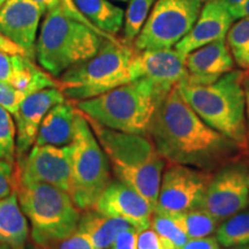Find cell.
I'll return each mask as SVG.
<instances>
[{"instance_id":"1","label":"cell","mask_w":249,"mask_h":249,"mask_svg":"<svg viewBox=\"0 0 249 249\" xmlns=\"http://www.w3.org/2000/svg\"><path fill=\"white\" fill-rule=\"evenodd\" d=\"M149 135L166 164H181L207 172H214L239 156L249 154L204 123L178 86L160 103Z\"/></svg>"},{"instance_id":"2","label":"cell","mask_w":249,"mask_h":249,"mask_svg":"<svg viewBox=\"0 0 249 249\" xmlns=\"http://www.w3.org/2000/svg\"><path fill=\"white\" fill-rule=\"evenodd\" d=\"M88 121L118 180L142 195L155 211L166 160L152 140Z\"/></svg>"},{"instance_id":"3","label":"cell","mask_w":249,"mask_h":249,"mask_svg":"<svg viewBox=\"0 0 249 249\" xmlns=\"http://www.w3.org/2000/svg\"><path fill=\"white\" fill-rule=\"evenodd\" d=\"M170 90L142 77L97 97L80 101L77 110L107 128L147 135L156 112Z\"/></svg>"},{"instance_id":"4","label":"cell","mask_w":249,"mask_h":249,"mask_svg":"<svg viewBox=\"0 0 249 249\" xmlns=\"http://www.w3.org/2000/svg\"><path fill=\"white\" fill-rule=\"evenodd\" d=\"M245 71L233 70L210 85L180 83L178 88L198 117L249 152L244 91Z\"/></svg>"},{"instance_id":"5","label":"cell","mask_w":249,"mask_h":249,"mask_svg":"<svg viewBox=\"0 0 249 249\" xmlns=\"http://www.w3.org/2000/svg\"><path fill=\"white\" fill-rule=\"evenodd\" d=\"M105 38L62 11L50 9L36 40L35 58L52 76H60L71 67L93 57Z\"/></svg>"},{"instance_id":"6","label":"cell","mask_w":249,"mask_h":249,"mask_svg":"<svg viewBox=\"0 0 249 249\" xmlns=\"http://www.w3.org/2000/svg\"><path fill=\"white\" fill-rule=\"evenodd\" d=\"M136 50L124 42L105 39L93 57L60 75L58 87L75 101H86L134 81L132 62Z\"/></svg>"},{"instance_id":"7","label":"cell","mask_w":249,"mask_h":249,"mask_svg":"<svg viewBox=\"0 0 249 249\" xmlns=\"http://www.w3.org/2000/svg\"><path fill=\"white\" fill-rule=\"evenodd\" d=\"M18 203L33 229L37 244L62 241L79 227L80 211L70 193L42 182L20 183Z\"/></svg>"},{"instance_id":"8","label":"cell","mask_w":249,"mask_h":249,"mask_svg":"<svg viewBox=\"0 0 249 249\" xmlns=\"http://www.w3.org/2000/svg\"><path fill=\"white\" fill-rule=\"evenodd\" d=\"M71 150L70 194L79 209H91L111 182L110 163L81 111L76 117Z\"/></svg>"},{"instance_id":"9","label":"cell","mask_w":249,"mask_h":249,"mask_svg":"<svg viewBox=\"0 0 249 249\" xmlns=\"http://www.w3.org/2000/svg\"><path fill=\"white\" fill-rule=\"evenodd\" d=\"M203 4L204 0H156L133 48L144 51L176 46L191 31Z\"/></svg>"},{"instance_id":"10","label":"cell","mask_w":249,"mask_h":249,"mask_svg":"<svg viewBox=\"0 0 249 249\" xmlns=\"http://www.w3.org/2000/svg\"><path fill=\"white\" fill-rule=\"evenodd\" d=\"M248 205L249 154H244L214 171L200 208L224 222Z\"/></svg>"},{"instance_id":"11","label":"cell","mask_w":249,"mask_h":249,"mask_svg":"<svg viewBox=\"0 0 249 249\" xmlns=\"http://www.w3.org/2000/svg\"><path fill=\"white\" fill-rule=\"evenodd\" d=\"M213 173L181 164H166L154 213L176 216L200 208Z\"/></svg>"},{"instance_id":"12","label":"cell","mask_w":249,"mask_h":249,"mask_svg":"<svg viewBox=\"0 0 249 249\" xmlns=\"http://www.w3.org/2000/svg\"><path fill=\"white\" fill-rule=\"evenodd\" d=\"M71 144L34 145L20 165V183L42 182L71 193Z\"/></svg>"},{"instance_id":"13","label":"cell","mask_w":249,"mask_h":249,"mask_svg":"<svg viewBox=\"0 0 249 249\" xmlns=\"http://www.w3.org/2000/svg\"><path fill=\"white\" fill-rule=\"evenodd\" d=\"M93 210L107 217L126 220L139 232L151 226L154 209L149 202L124 182L111 181L93 205Z\"/></svg>"},{"instance_id":"14","label":"cell","mask_w":249,"mask_h":249,"mask_svg":"<svg viewBox=\"0 0 249 249\" xmlns=\"http://www.w3.org/2000/svg\"><path fill=\"white\" fill-rule=\"evenodd\" d=\"M43 12L34 0H6L0 8V34L35 59L37 31Z\"/></svg>"},{"instance_id":"15","label":"cell","mask_w":249,"mask_h":249,"mask_svg":"<svg viewBox=\"0 0 249 249\" xmlns=\"http://www.w3.org/2000/svg\"><path fill=\"white\" fill-rule=\"evenodd\" d=\"M132 73L134 81L147 77L166 89L188 80L185 57L172 48L136 51Z\"/></svg>"},{"instance_id":"16","label":"cell","mask_w":249,"mask_h":249,"mask_svg":"<svg viewBox=\"0 0 249 249\" xmlns=\"http://www.w3.org/2000/svg\"><path fill=\"white\" fill-rule=\"evenodd\" d=\"M233 18L231 12L222 0L204 1L197 20L187 35L176 45L182 57L219 39H225Z\"/></svg>"},{"instance_id":"17","label":"cell","mask_w":249,"mask_h":249,"mask_svg":"<svg viewBox=\"0 0 249 249\" xmlns=\"http://www.w3.org/2000/svg\"><path fill=\"white\" fill-rule=\"evenodd\" d=\"M65 102L59 88H48L30 93L23 99L14 114L17 120V150L23 155L36 141L39 126L46 113L55 105Z\"/></svg>"},{"instance_id":"18","label":"cell","mask_w":249,"mask_h":249,"mask_svg":"<svg viewBox=\"0 0 249 249\" xmlns=\"http://www.w3.org/2000/svg\"><path fill=\"white\" fill-rule=\"evenodd\" d=\"M185 64L188 80L183 83L210 85L234 70L235 62L226 40L219 39L187 54Z\"/></svg>"},{"instance_id":"19","label":"cell","mask_w":249,"mask_h":249,"mask_svg":"<svg viewBox=\"0 0 249 249\" xmlns=\"http://www.w3.org/2000/svg\"><path fill=\"white\" fill-rule=\"evenodd\" d=\"M77 113L79 111L65 102L52 107L40 124L35 145L65 147L71 144L75 135Z\"/></svg>"},{"instance_id":"20","label":"cell","mask_w":249,"mask_h":249,"mask_svg":"<svg viewBox=\"0 0 249 249\" xmlns=\"http://www.w3.org/2000/svg\"><path fill=\"white\" fill-rule=\"evenodd\" d=\"M28 234V220L18 202L17 194L13 193L0 198V242L24 246Z\"/></svg>"},{"instance_id":"21","label":"cell","mask_w":249,"mask_h":249,"mask_svg":"<svg viewBox=\"0 0 249 249\" xmlns=\"http://www.w3.org/2000/svg\"><path fill=\"white\" fill-rule=\"evenodd\" d=\"M130 225L120 218L107 217L98 211H88L80 218L77 230L86 232L92 239L96 249H108L116 236Z\"/></svg>"},{"instance_id":"22","label":"cell","mask_w":249,"mask_h":249,"mask_svg":"<svg viewBox=\"0 0 249 249\" xmlns=\"http://www.w3.org/2000/svg\"><path fill=\"white\" fill-rule=\"evenodd\" d=\"M37 79L38 67L33 59L0 50V81L9 83L20 91L28 92L36 85Z\"/></svg>"},{"instance_id":"23","label":"cell","mask_w":249,"mask_h":249,"mask_svg":"<svg viewBox=\"0 0 249 249\" xmlns=\"http://www.w3.org/2000/svg\"><path fill=\"white\" fill-rule=\"evenodd\" d=\"M76 7L96 28L116 35L124 27V12L110 0H74Z\"/></svg>"},{"instance_id":"24","label":"cell","mask_w":249,"mask_h":249,"mask_svg":"<svg viewBox=\"0 0 249 249\" xmlns=\"http://www.w3.org/2000/svg\"><path fill=\"white\" fill-rule=\"evenodd\" d=\"M172 217L177 220V223L179 224L189 239L209 236L213 233H216L218 226L222 223L213 214L208 213L207 210L201 209V208L186 211V213Z\"/></svg>"},{"instance_id":"25","label":"cell","mask_w":249,"mask_h":249,"mask_svg":"<svg viewBox=\"0 0 249 249\" xmlns=\"http://www.w3.org/2000/svg\"><path fill=\"white\" fill-rule=\"evenodd\" d=\"M216 238L225 248L249 244V210H242L220 223Z\"/></svg>"},{"instance_id":"26","label":"cell","mask_w":249,"mask_h":249,"mask_svg":"<svg viewBox=\"0 0 249 249\" xmlns=\"http://www.w3.org/2000/svg\"><path fill=\"white\" fill-rule=\"evenodd\" d=\"M226 44L236 66L249 71V17L240 18L232 24L226 35Z\"/></svg>"},{"instance_id":"27","label":"cell","mask_w":249,"mask_h":249,"mask_svg":"<svg viewBox=\"0 0 249 249\" xmlns=\"http://www.w3.org/2000/svg\"><path fill=\"white\" fill-rule=\"evenodd\" d=\"M156 0H129L124 18V42L133 44L154 7Z\"/></svg>"},{"instance_id":"28","label":"cell","mask_w":249,"mask_h":249,"mask_svg":"<svg viewBox=\"0 0 249 249\" xmlns=\"http://www.w3.org/2000/svg\"><path fill=\"white\" fill-rule=\"evenodd\" d=\"M150 227L166 240L172 242L177 249L181 248L189 240L188 236L172 216L154 213Z\"/></svg>"},{"instance_id":"29","label":"cell","mask_w":249,"mask_h":249,"mask_svg":"<svg viewBox=\"0 0 249 249\" xmlns=\"http://www.w3.org/2000/svg\"><path fill=\"white\" fill-rule=\"evenodd\" d=\"M17 149V129L11 113L0 107V160L12 163Z\"/></svg>"},{"instance_id":"30","label":"cell","mask_w":249,"mask_h":249,"mask_svg":"<svg viewBox=\"0 0 249 249\" xmlns=\"http://www.w3.org/2000/svg\"><path fill=\"white\" fill-rule=\"evenodd\" d=\"M27 96L22 91L7 82L0 81V107L6 108L11 114H15L20 104Z\"/></svg>"},{"instance_id":"31","label":"cell","mask_w":249,"mask_h":249,"mask_svg":"<svg viewBox=\"0 0 249 249\" xmlns=\"http://www.w3.org/2000/svg\"><path fill=\"white\" fill-rule=\"evenodd\" d=\"M138 249H177L172 242L158 234L155 230L149 229L139 232Z\"/></svg>"},{"instance_id":"32","label":"cell","mask_w":249,"mask_h":249,"mask_svg":"<svg viewBox=\"0 0 249 249\" xmlns=\"http://www.w3.org/2000/svg\"><path fill=\"white\" fill-rule=\"evenodd\" d=\"M60 6H61L62 11H64L65 13L68 15V17H71V18H74V20L80 21V22H82L83 24H86V26H88L90 29L96 31V33H97L99 36H102L103 38L108 39V40H117L116 37L108 35V34L104 33V31H102V30H99L98 28H96L95 26H93V24L90 22L88 18H87L85 15H83L79 11V9H77L75 2H74V0H60Z\"/></svg>"},{"instance_id":"33","label":"cell","mask_w":249,"mask_h":249,"mask_svg":"<svg viewBox=\"0 0 249 249\" xmlns=\"http://www.w3.org/2000/svg\"><path fill=\"white\" fill-rule=\"evenodd\" d=\"M60 242L59 249H96L92 239L80 230H76L73 234Z\"/></svg>"},{"instance_id":"34","label":"cell","mask_w":249,"mask_h":249,"mask_svg":"<svg viewBox=\"0 0 249 249\" xmlns=\"http://www.w3.org/2000/svg\"><path fill=\"white\" fill-rule=\"evenodd\" d=\"M139 231L130 226L116 236L110 249H138Z\"/></svg>"},{"instance_id":"35","label":"cell","mask_w":249,"mask_h":249,"mask_svg":"<svg viewBox=\"0 0 249 249\" xmlns=\"http://www.w3.org/2000/svg\"><path fill=\"white\" fill-rule=\"evenodd\" d=\"M12 170L11 163L0 160V198L11 194L12 191Z\"/></svg>"},{"instance_id":"36","label":"cell","mask_w":249,"mask_h":249,"mask_svg":"<svg viewBox=\"0 0 249 249\" xmlns=\"http://www.w3.org/2000/svg\"><path fill=\"white\" fill-rule=\"evenodd\" d=\"M219 242L216 236H204V238L189 239L180 249H220Z\"/></svg>"},{"instance_id":"37","label":"cell","mask_w":249,"mask_h":249,"mask_svg":"<svg viewBox=\"0 0 249 249\" xmlns=\"http://www.w3.org/2000/svg\"><path fill=\"white\" fill-rule=\"evenodd\" d=\"M0 50L11 54H21V55H26L27 57L26 52H24L20 46L14 44L13 42H11V40L6 38L5 36L1 35V34H0Z\"/></svg>"},{"instance_id":"38","label":"cell","mask_w":249,"mask_h":249,"mask_svg":"<svg viewBox=\"0 0 249 249\" xmlns=\"http://www.w3.org/2000/svg\"><path fill=\"white\" fill-rule=\"evenodd\" d=\"M242 85H244V91H245L246 119H247V127H248V134H249V71H245Z\"/></svg>"},{"instance_id":"39","label":"cell","mask_w":249,"mask_h":249,"mask_svg":"<svg viewBox=\"0 0 249 249\" xmlns=\"http://www.w3.org/2000/svg\"><path fill=\"white\" fill-rule=\"evenodd\" d=\"M37 5L39 6L40 11L43 12V14H45L46 12L50 9L57 7L60 5V0H34Z\"/></svg>"},{"instance_id":"40","label":"cell","mask_w":249,"mask_h":249,"mask_svg":"<svg viewBox=\"0 0 249 249\" xmlns=\"http://www.w3.org/2000/svg\"><path fill=\"white\" fill-rule=\"evenodd\" d=\"M233 18H240L245 17H249V0H245L241 6H239L235 11L232 12Z\"/></svg>"},{"instance_id":"41","label":"cell","mask_w":249,"mask_h":249,"mask_svg":"<svg viewBox=\"0 0 249 249\" xmlns=\"http://www.w3.org/2000/svg\"><path fill=\"white\" fill-rule=\"evenodd\" d=\"M222 1L227 6V8H229L230 12L232 13V12L235 11L239 6L242 5V2H244L245 0H222Z\"/></svg>"},{"instance_id":"42","label":"cell","mask_w":249,"mask_h":249,"mask_svg":"<svg viewBox=\"0 0 249 249\" xmlns=\"http://www.w3.org/2000/svg\"><path fill=\"white\" fill-rule=\"evenodd\" d=\"M0 249H24V246H13L0 242Z\"/></svg>"},{"instance_id":"43","label":"cell","mask_w":249,"mask_h":249,"mask_svg":"<svg viewBox=\"0 0 249 249\" xmlns=\"http://www.w3.org/2000/svg\"><path fill=\"white\" fill-rule=\"evenodd\" d=\"M224 249H249V244L241 245V246H234V247H226Z\"/></svg>"},{"instance_id":"44","label":"cell","mask_w":249,"mask_h":249,"mask_svg":"<svg viewBox=\"0 0 249 249\" xmlns=\"http://www.w3.org/2000/svg\"><path fill=\"white\" fill-rule=\"evenodd\" d=\"M5 1H6V0H0V8L2 7V5L5 4Z\"/></svg>"},{"instance_id":"45","label":"cell","mask_w":249,"mask_h":249,"mask_svg":"<svg viewBox=\"0 0 249 249\" xmlns=\"http://www.w3.org/2000/svg\"><path fill=\"white\" fill-rule=\"evenodd\" d=\"M116 1H121V2H127V1H129V0H116Z\"/></svg>"},{"instance_id":"46","label":"cell","mask_w":249,"mask_h":249,"mask_svg":"<svg viewBox=\"0 0 249 249\" xmlns=\"http://www.w3.org/2000/svg\"><path fill=\"white\" fill-rule=\"evenodd\" d=\"M204 1H207V0H204Z\"/></svg>"}]
</instances>
